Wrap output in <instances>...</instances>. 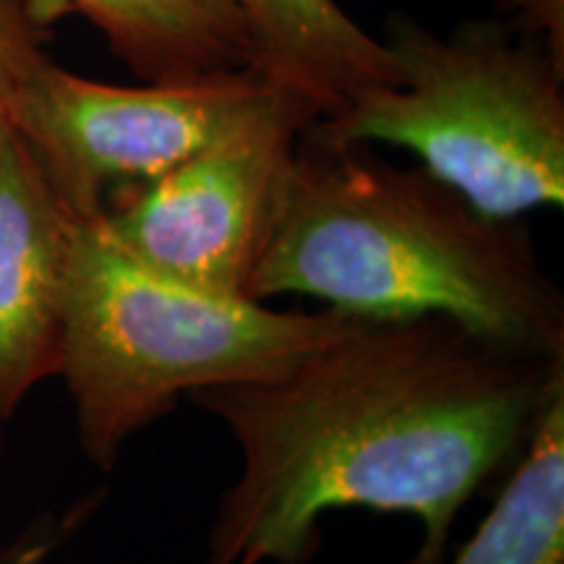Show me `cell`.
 Returning <instances> with one entry per match:
<instances>
[{"label": "cell", "mask_w": 564, "mask_h": 564, "mask_svg": "<svg viewBox=\"0 0 564 564\" xmlns=\"http://www.w3.org/2000/svg\"><path fill=\"white\" fill-rule=\"evenodd\" d=\"M494 6L510 19L514 34L539 42L564 63V0H494Z\"/></svg>", "instance_id": "13"}, {"label": "cell", "mask_w": 564, "mask_h": 564, "mask_svg": "<svg viewBox=\"0 0 564 564\" xmlns=\"http://www.w3.org/2000/svg\"><path fill=\"white\" fill-rule=\"evenodd\" d=\"M282 89L259 70L118 87L87 79L42 53L9 102V123L82 220L123 188L141 186L241 129Z\"/></svg>", "instance_id": "5"}, {"label": "cell", "mask_w": 564, "mask_h": 564, "mask_svg": "<svg viewBox=\"0 0 564 564\" xmlns=\"http://www.w3.org/2000/svg\"><path fill=\"white\" fill-rule=\"evenodd\" d=\"M61 11L58 0H0V121L24 70L45 53L47 26Z\"/></svg>", "instance_id": "11"}, {"label": "cell", "mask_w": 564, "mask_h": 564, "mask_svg": "<svg viewBox=\"0 0 564 564\" xmlns=\"http://www.w3.org/2000/svg\"><path fill=\"white\" fill-rule=\"evenodd\" d=\"M3 426H6V423L0 421V460H3Z\"/></svg>", "instance_id": "14"}, {"label": "cell", "mask_w": 564, "mask_h": 564, "mask_svg": "<svg viewBox=\"0 0 564 564\" xmlns=\"http://www.w3.org/2000/svg\"><path fill=\"white\" fill-rule=\"evenodd\" d=\"M102 34L141 84L253 68V34L238 0H58Z\"/></svg>", "instance_id": "9"}, {"label": "cell", "mask_w": 564, "mask_h": 564, "mask_svg": "<svg viewBox=\"0 0 564 564\" xmlns=\"http://www.w3.org/2000/svg\"><path fill=\"white\" fill-rule=\"evenodd\" d=\"M97 499L74 505L66 514H42L21 531L9 546L0 549V564H47L58 546L84 523V518L95 510Z\"/></svg>", "instance_id": "12"}, {"label": "cell", "mask_w": 564, "mask_h": 564, "mask_svg": "<svg viewBox=\"0 0 564 564\" xmlns=\"http://www.w3.org/2000/svg\"><path fill=\"white\" fill-rule=\"evenodd\" d=\"M253 34V70L299 97L319 118L335 116L358 91L394 87L390 47L335 0H238Z\"/></svg>", "instance_id": "8"}, {"label": "cell", "mask_w": 564, "mask_h": 564, "mask_svg": "<svg viewBox=\"0 0 564 564\" xmlns=\"http://www.w3.org/2000/svg\"><path fill=\"white\" fill-rule=\"evenodd\" d=\"M278 295L361 319L447 316L494 348L564 358V293L523 220L486 217L423 167L306 131L246 299Z\"/></svg>", "instance_id": "2"}, {"label": "cell", "mask_w": 564, "mask_h": 564, "mask_svg": "<svg viewBox=\"0 0 564 564\" xmlns=\"http://www.w3.org/2000/svg\"><path fill=\"white\" fill-rule=\"evenodd\" d=\"M394 87L358 91L306 133L335 147H403L486 217L564 204V63L497 21L436 34L392 17Z\"/></svg>", "instance_id": "4"}, {"label": "cell", "mask_w": 564, "mask_h": 564, "mask_svg": "<svg viewBox=\"0 0 564 564\" xmlns=\"http://www.w3.org/2000/svg\"><path fill=\"white\" fill-rule=\"evenodd\" d=\"M76 217L26 141L0 121V421L58 377Z\"/></svg>", "instance_id": "7"}, {"label": "cell", "mask_w": 564, "mask_h": 564, "mask_svg": "<svg viewBox=\"0 0 564 564\" xmlns=\"http://www.w3.org/2000/svg\"><path fill=\"white\" fill-rule=\"evenodd\" d=\"M316 121L282 95L160 178L112 194L97 223L160 278L246 299L278 228L301 133Z\"/></svg>", "instance_id": "6"}, {"label": "cell", "mask_w": 564, "mask_h": 564, "mask_svg": "<svg viewBox=\"0 0 564 564\" xmlns=\"http://www.w3.org/2000/svg\"><path fill=\"white\" fill-rule=\"evenodd\" d=\"M449 564H564V387L489 514Z\"/></svg>", "instance_id": "10"}, {"label": "cell", "mask_w": 564, "mask_h": 564, "mask_svg": "<svg viewBox=\"0 0 564 564\" xmlns=\"http://www.w3.org/2000/svg\"><path fill=\"white\" fill-rule=\"evenodd\" d=\"M560 387L564 358L494 348L447 316H356L285 373L192 392L241 453L207 564H306L335 510L413 514L411 564H444L457 514L510 474Z\"/></svg>", "instance_id": "1"}, {"label": "cell", "mask_w": 564, "mask_h": 564, "mask_svg": "<svg viewBox=\"0 0 564 564\" xmlns=\"http://www.w3.org/2000/svg\"><path fill=\"white\" fill-rule=\"evenodd\" d=\"M356 316L280 312L165 280L118 249L97 217L79 223L70 259L58 377L87 460L116 468L126 442L209 387L293 369Z\"/></svg>", "instance_id": "3"}]
</instances>
